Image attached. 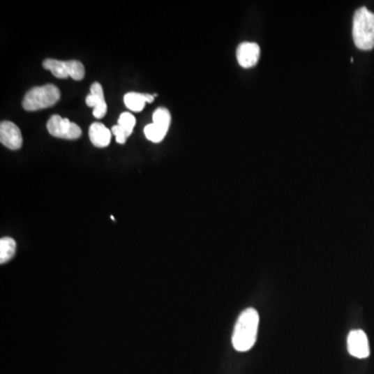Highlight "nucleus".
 I'll use <instances>...</instances> for the list:
<instances>
[{
	"mask_svg": "<svg viewBox=\"0 0 374 374\" xmlns=\"http://www.w3.org/2000/svg\"><path fill=\"white\" fill-rule=\"evenodd\" d=\"M259 315L255 309L244 310L235 324L233 333V346L238 352H248L256 342Z\"/></svg>",
	"mask_w": 374,
	"mask_h": 374,
	"instance_id": "f257e3e1",
	"label": "nucleus"
},
{
	"mask_svg": "<svg viewBox=\"0 0 374 374\" xmlns=\"http://www.w3.org/2000/svg\"><path fill=\"white\" fill-rule=\"evenodd\" d=\"M352 37L359 49L371 50L374 47V14L365 6L354 13Z\"/></svg>",
	"mask_w": 374,
	"mask_h": 374,
	"instance_id": "f03ea898",
	"label": "nucleus"
},
{
	"mask_svg": "<svg viewBox=\"0 0 374 374\" xmlns=\"http://www.w3.org/2000/svg\"><path fill=\"white\" fill-rule=\"evenodd\" d=\"M61 99L59 88L53 84H45L43 87H36L25 95L22 106L27 112H36L55 105Z\"/></svg>",
	"mask_w": 374,
	"mask_h": 374,
	"instance_id": "7ed1b4c3",
	"label": "nucleus"
},
{
	"mask_svg": "<svg viewBox=\"0 0 374 374\" xmlns=\"http://www.w3.org/2000/svg\"><path fill=\"white\" fill-rule=\"evenodd\" d=\"M48 133L52 137L63 140H77L82 137V128L69 119L53 114L47 123Z\"/></svg>",
	"mask_w": 374,
	"mask_h": 374,
	"instance_id": "20e7f679",
	"label": "nucleus"
},
{
	"mask_svg": "<svg viewBox=\"0 0 374 374\" xmlns=\"http://www.w3.org/2000/svg\"><path fill=\"white\" fill-rule=\"evenodd\" d=\"M347 348L350 354L356 358H367L371 354V350L366 334L361 329L350 331L347 338Z\"/></svg>",
	"mask_w": 374,
	"mask_h": 374,
	"instance_id": "39448f33",
	"label": "nucleus"
},
{
	"mask_svg": "<svg viewBox=\"0 0 374 374\" xmlns=\"http://www.w3.org/2000/svg\"><path fill=\"white\" fill-rule=\"evenodd\" d=\"M0 142L10 150H19L22 147V135L14 123L3 121L0 124Z\"/></svg>",
	"mask_w": 374,
	"mask_h": 374,
	"instance_id": "423d86ee",
	"label": "nucleus"
},
{
	"mask_svg": "<svg viewBox=\"0 0 374 374\" xmlns=\"http://www.w3.org/2000/svg\"><path fill=\"white\" fill-rule=\"evenodd\" d=\"M87 105L93 107V114L96 119H102L107 112V104L104 99L103 89L99 82H94L91 86L90 95L86 98Z\"/></svg>",
	"mask_w": 374,
	"mask_h": 374,
	"instance_id": "0eeeda50",
	"label": "nucleus"
},
{
	"mask_svg": "<svg viewBox=\"0 0 374 374\" xmlns=\"http://www.w3.org/2000/svg\"><path fill=\"white\" fill-rule=\"evenodd\" d=\"M238 63L242 68L254 67L258 63L259 57H260V47L256 43H250V42H244L240 44L236 52Z\"/></svg>",
	"mask_w": 374,
	"mask_h": 374,
	"instance_id": "6e6552de",
	"label": "nucleus"
},
{
	"mask_svg": "<svg viewBox=\"0 0 374 374\" xmlns=\"http://www.w3.org/2000/svg\"><path fill=\"white\" fill-rule=\"evenodd\" d=\"M89 135L91 142L97 148H105L112 140V130L102 123H93L89 130Z\"/></svg>",
	"mask_w": 374,
	"mask_h": 374,
	"instance_id": "1a4fd4ad",
	"label": "nucleus"
},
{
	"mask_svg": "<svg viewBox=\"0 0 374 374\" xmlns=\"http://www.w3.org/2000/svg\"><path fill=\"white\" fill-rule=\"evenodd\" d=\"M155 95H150V94H140L135 92L127 93L124 96V103L131 112H140L144 110L146 103H151L154 101Z\"/></svg>",
	"mask_w": 374,
	"mask_h": 374,
	"instance_id": "9d476101",
	"label": "nucleus"
},
{
	"mask_svg": "<svg viewBox=\"0 0 374 374\" xmlns=\"http://www.w3.org/2000/svg\"><path fill=\"white\" fill-rule=\"evenodd\" d=\"M43 67L59 80L70 77V71H71L70 61H63L54 59H47L43 61Z\"/></svg>",
	"mask_w": 374,
	"mask_h": 374,
	"instance_id": "9b49d317",
	"label": "nucleus"
},
{
	"mask_svg": "<svg viewBox=\"0 0 374 374\" xmlns=\"http://www.w3.org/2000/svg\"><path fill=\"white\" fill-rule=\"evenodd\" d=\"M16 253V241L10 237H3L0 239V263L10 261Z\"/></svg>",
	"mask_w": 374,
	"mask_h": 374,
	"instance_id": "f8f14e48",
	"label": "nucleus"
},
{
	"mask_svg": "<svg viewBox=\"0 0 374 374\" xmlns=\"http://www.w3.org/2000/svg\"><path fill=\"white\" fill-rule=\"evenodd\" d=\"M171 112L165 107H158L153 114V124L167 133L171 125Z\"/></svg>",
	"mask_w": 374,
	"mask_h": 374,
	"instance_id": "ddd939ff",
	"label": "nucleus"
},
{
	"mask_svg": "<svg viewBox=\"0 0 374 374\" xmlns=\"http://www.w3.org/2000/svg\"><path fill=\"white\" fill-rule=\"evenodd\" d=\"M144 133L147 139L153 142H163L167 133H165V131L161 130L158 127L155 126L153 123H151V124H148L144 127Z\"/></svg>",
	"mask_w": 374,
	"mask_h": 374,
	"instance_id": "4468645a",
	"label": "nucleus"
},
{
	"mask_svg": "<svg viewBox=\"0 0 374 374\" xmlns=\"http://www.w3.org/2000/svg\"><path fill=\"white\" fill-rule=\"evenodd\" d=\"M118 125L130 137L135 126V118L130 112H123L119 118Z\"/></svg>",
	"mask_w": 374,
	"mask_h": 374,
	"instance_id": "2eb2a0df",
	"label": "nucleus"
},
{
	"mask_svg": "<svg viewBox=\"0 0 374 374\" xmlns=\"http://www.w3.org/2000/svg\"><path fill=\"white\" fill-rule=\"evenodd\" d=\"M112 135H114V137H116L117 142L121 144H125L127 139L129 137L128 135H127V133H125V131L123 130V129L121 128L119 125H116V126L112 127Z\"/></svg>",
	"mask_w": 374,
	"mask_h": 374,
	"instance_id": "dca6fc26",
	"label": "nucleus"
}]
</instances>
